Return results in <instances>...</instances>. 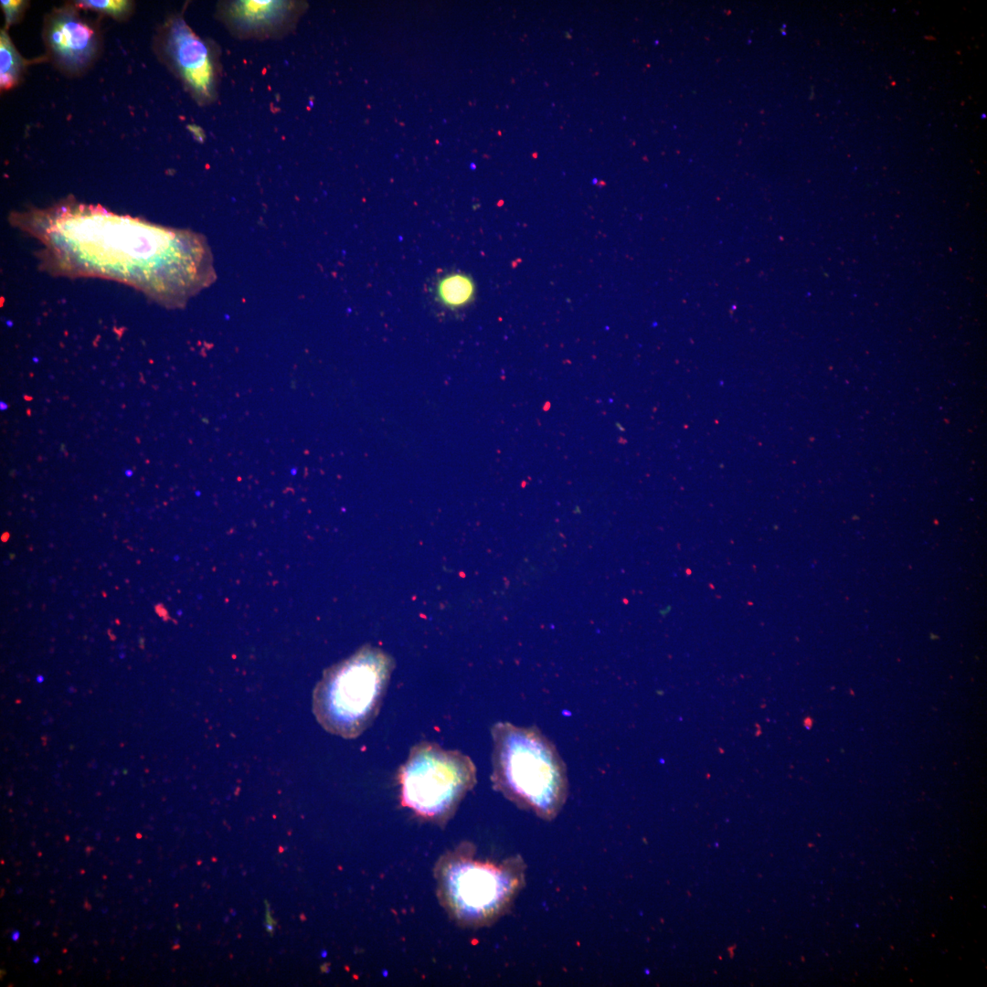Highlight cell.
I'll return each mask as SVG.
<instances>
[{
  "mask_svg": "<svg viewBox=\"0 0 987 987\" xmlns=\"http://www.w3.org/2000/svg\"><path fill=\"white\" fill-rule=\"evenodd\" d=\"M525 870L520 856L501 863L481 861L469 846L459 848L440 865V895L461 922L487 925L509 908L525 885Z\"/></svg>",
  "mask_w": 987,
  "mask_h": 987,
  "instance_id": "3",
  "label": "cell"
},
{
  "mask_svg": "<svg viewBox=\"0 0 987 987\" xmlns=\"http://www.w3.org/2000/svg\"><path fill=\"white\" fill-rule=\"evenodd\" d=\"M298 13L289 1H233L223 6V17L230 28L248 37L270 36L288 27Z\"/></svg>",
  "mask_w": 987,
  "mask_h": 987,
  "instance_id": "6",
  "label": "cell"
},
{
  "mask_svg": "<svg viewBox=\"0 0 987 987\" xmlns=\"http://www.w3.org/2000/svg\"><path fill=\"white\" fill-rule=\"evenodd\" d=\"M11 938H12V939H13L14 940H17V939H18V938H19V932H18V931H15V932H14V933H13V934L11 935Z\"/></svg>",
  "mask_w": 987,
  "mask_h": 987,
  "instance_id": "12",
  "label": "cell"
},
{
  "mask_svg": "<svg viewBox=\"0 0 987 987\" xmlns=\"http://www.w3.org/2000/svg\"><path fill=\"white\" fill-rule=\"evenodd\" d=\"M46 35L56 58L69 69L84 67L95 53V32L71 12L61 11L51 17Z\"/></svg>",
  "mask_w": 987,
  "mask_h": 987,
  "instance_id": "7",
  "label": "cell"
},
{
  "mask_svg": "<svg viewBox=\"0 0 987 987\" xmlns=\"http://www.w3.org/2000/svg\"><path fill=\"white\" fill-rule=\"evenodd\" d=\"M38 960H39V958H38L37 956H36V957H34V958H33V961H34L35 963L38 962Z\"/></svg>",
  "mask_w": 987,
  "mask_h": 987,
  "instance_id": "13",
  "label": "cell"
},
{
  "mask_svg": "<svg viewBox=\"0 0 987 987\" xmlns=\"http://www.w3.org/2000/svg\"><path fill=\"white\" fill-rule=\"evenodd\" d=\"M491 735L494 789L518 808L554 820L568 795L567 766L555 744L536 725L497 722Z\"/></svg>",
  "mask_w": 987,
  "mask_h": 987,
  "instance_id": "1",
  "label": "cell"
},
{
  "mask_svg": "<svg viewBox=\"0 0 987 987\" xmlns=\"http://www.w3.org/2000/svg\"><path fill=\"white\" fill-rule=\"evenodd\" d=\"M474 292L473 281L462 273L445 275L439 281L437 286L439 301L451 309L468 304L473 299Z\"/></svg>",
  "mask_w": 987,
  "mask_h": 987,
  "instance_id": "8",
  "label": "cell"
},
{
  "mask_svg": "<svg viewBox=\"0 0 987 987\" xmlns=\"http://www.w3.org/2000/svg\"><path fill=\"white\" fill-rule=\"evenodd\" d=\"M401 804L418 816L445 823L476 784V767L457 749L435 742L415 744L398 771Z\"/></svg>",
  "mask_w": 987,
  "mask_h": 987,
  "instance_id": "4",
  "label": "cell"
},
{
  "mask_svg": "<svg viewBox=\"0 0 987 987\" xmlns=\"http://www.w3.org/2000/svg\"><path fill=\"white\" fill-rule=\"evenodd\" d=\"M165 40L166 53L189 90L201 101L212 100L216 93L218 68L208 44L181 17L169 25Z\"/></svg>",
  "mask_w": 987,
  "mask_h": 987,
  "instance_id": "5",
  "label": "cell"
},
{
  "mask_svg": "<svg viewBox=\"0 0 987 987\" xmlns=\"http://www.w3.org/2000/svg\"><path fill=\"white\" fill-rule=\"evenodd\" d=\"M0 3L5 15L6 23L11 24L17 17L25 2L20 0H2Z\"/></svg>",
  "mask_w": 987,
  "mask_h": 987,
  "instance_id": "11",
  "label": "cell"
},
{
  "mask_svg": "<svg viewBox=\"0 0 987 987\" xmlns=\"http://www.w3.org/2000/svg\"><path fill=\"white\" fill-rule=\"evenodd\" d=\"M394 668V658L370 644L327 668L313 693L321 727L344 738L360 736L379 714Z\"/></svg>",
  "mask_w": 987,
  "mask_h": 987,
  "instance_id": "2",
  "label": "cell"
},
{
  "mask_svg": "<svg viewBox=\"0 0 987 987\" xmlns=\"http://www.w3.org/2000/svg\"><path fill=\"white\" fill-rule=\"evenodd\" d=\"M77 5L113 16H121L128 11L130 2L125 0H85L77 2Z\"/></svg>",
  "mask_w": 987,
  "mask_h": 987,
  "instance_id": "10",
  "label": "cell"
},
{
  "mask_svg": "<svg viewBox=\"0 0 987 987\" xmlns=\"http://www.w3.org/2000/svg\"><path fill=\"white\" fill-rule=\"evenodd\" d=\"M22 61L5 31L0 37V84L2 90L12 88L18 80Z\"/></svg>",
  "mask_w": 987,
  "mask_h": 987,
  "instance_id": "9",
  "label": "cell"
}]
</instances>
